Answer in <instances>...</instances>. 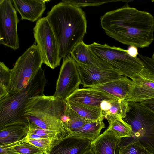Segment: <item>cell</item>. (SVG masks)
<instances>
[{
	"mask_svg": "<svg viewBox=\"0 0 154 154\" xmlns=\"http://www.w3.org/2000/svg\"><path fill=\"white\" fill-rule=\"evenodd\" d=\"M100 19L106 34L123 44L143 48L154 39V17L149 12L127 4L106 13Z\"/></svg>",
	"mask_w": 154,
	"mask_h": 154,
	"instance_id": "cell-1",
	"label": "cell"
},
{
	"mask_svg": "<svg viewBox=\"0 0 154 154\" xmlns=\"http://www.w3.org/2000/svg\"><path fill=\"white\" fill-rule=\"evenodd\" d=\"M46 17L57 39L60 57L65 59L83 41L87 32L85 14L81 8L62 1L52 7Z\"/></svg>",
	"mask_w": 154,
	"mask_h": 154,
	"instance_id": "cell-2",
	"label": "cell"
},
{
	"mask_svg": "<svg viewBox=\"0 0 154 154\" xmlns=\"http://www.w3.org/2000/svg\"><path fill=\"white\" fill-rule=\"evenodd\" d=\"M67 106L65 100L53 95L37 96L30 99L25 109V116L27 122L66 137L71 132L61 118Z\"/></svg>",
	"mask_w": 154,
	"mask_h": 154,
	"instance_id": "cell-3",
	"label": "cell"
},
{
	"mask_svg": "<svg viewBox=\"0 0 154 154\" xmlns=\"http://www.w3.org/2000/svg\"><path fill=\"white\" fill-rule=\"evenodd\" d=\"M47 80L41 68L35 76L21 91L0 100V129L10 125L26 124L25 109L30 99L44 95Z\"/></svg>",
	"mask_w": 154,
	"mask_h": 154,
	"instance_id": "cell-4",
	"label": "cell"
},
{
	"mask_svg": "<svg viewBox=\"0 0 154 154\" xmlns=\"http://www.w3.org/2000/svg\"><path fill=\"white\" fill-rule=\"evenodd\" d=\"M88 45L100 62L110 69L118 71L122 76L131 79L145 67L139 57L130 56L127 50L95 42Z\"/></svg>",
	"mask_w": 154,
	"mask_h": 154,
	"instance_id": "cell-5",
	"label": "cell"
},
{
	"mask_svg": "<svg viewBox=\"0 0 154 154\" xmlns=\"http://www.w3.org/2000/svg\"><path fill=\"white\" fill-rule=\"evenodd\" d=\"M129 110L123 119L132 128L133 136L154 154V113L140 102H128Z\"/></svg>",
	"mask_w": 154,
	"mask_h": 154,
	"instance_id": "cell-6",
	"label": "cell"
},
{
	"mask_svg": "<svg viewBox=\"0 0 154 154\" xmlns=\"http://www.w3.org/2000/svg\"><path fill=\"white\" fill-rule=\"evenodd\" d=\"M42 64L41 54L35 43L18 58L11 69L9 95L20 91L26 86L37 74Z\"/></svg>",
	"mask_w": 154,
	"mask_h": 154,
	"instance_id": "cell-7",
	"label": "cell"
},
{
	"mask_svg": "<svg viewBox=\"0 0 154 154\" xmlns=\"http://www.w3.org/2000/svg\"><path fill=\"white\" fill-rule=\"evenodd\" d=\"M33 33L43 63L52 69L59 66L61 60L57 42L46 17L37 20L33 28Z\"/></svg>",
	"mask_w": 154,
	"mask_h": 154,
	"instance_id": "cell-8",
	"label": "cell"
},
{
	"mask_svg": "<svg viewBox=\"0 0 154 154\" xmlns=\"http://www.w3.org/2000/svg\"><path fill=\"white\" fill-rule=\"evenodd\" d=\"M12 2L10 0H0V43L16 50L19 47V21Z\"/></svg>",
	"mask_w": 154,
	"mask_h": 154,
	"instance_id": "cell-9",
	"label": "cell"
},
{
	"mask_svg": "<svg viewBox=\"0 0 154 154\" xmlns=\"http://www.w3.org/2000/svg\"><path fill=\"white\" fill-rule=\"evenodd\" d=\"M80 84L75 62L70 55L63 59L53 96L65 100L79 89Z\"/></svg>",
	"mask_w": 154,
	"mask_h": 154,
	"instance_id": "cell-10",
	"label": "cell"
},
{
	"mask_svg": "<svg viewBox=\"0 0 154 154\" xmlns=\"http://www.w3.org/2000/svg\"><path fill=\"white\" fill-rule=\"evenodd\" d=\"M132 86L127 102H140L154 98V75L145 67L131 79Z\"/></svg>",
	"mask_w": 154,
	"mask_h": 154,
	"instance_id": "cell-11",
	"label": "cell"
},
{
	"mask_svg": "<svg viewBox=\"0 0 154 154\" xmlns=\"http://www.w3.org/2000/svg\"><path fill=\"white\" fill-rule=\"evenodd\" d=\"M75 63L81 84L84 87L91 88L104 84L122 76L119 72L114 69L99 68Z\"/></svg>",
	"mask_w": 154,
	"mask_h": 154,
	"instance_id": "cell-12",
	"label": "cell"
},
{
	"mask_svg": "<svg viewBox=\"0 0 154 154\" xmlns=\"http://www.w3.org/2000/svg\"><path fill=\"white\" fill-rule=\"evenodd\" d=\"M117 98L108 93L98 89L88 88L78 89L67 98L65 100L67 102L100 107V104L103 101Z\"/></svg>",
	"mask_w": 154,
	"mask_h": 154,
	"instance_id": "cell-13",
	"label": "cell"
},
{
	"mask_svg": "<svg viewBox=\"0 0 154 154\" xmlns=\"http://www.w3.org/2000/svg\"><path fill=\"white\" fill-rule=\"evenodd\" d=\"M46 0H13L14 7L22 20L35 22L40 19L46 9Z\"/></svg>",
	"mask_w": 154,
	"mask_h": 154,
	"instance_id": "cell-14",
	"label": "cell"
},
{
	"mask_svg": "<svg viewBox=\"0 0 154 154\" xmlns=\"http://www.w3.org/2000/svg\"><path fill=\"white\" fill-rule=\"evenodd\" d=\"M91 141L69 135L51 149L50 154H82L91 146Z\"/></svg>",
	"mask_w": 154,
	"mask_h": 154,
	"instance_id": "cell-15",
	"label": "cell"
},
{
	"mask_svg": "<svg viewBox=\"0 0 154 154\" xmlns=\"http://www.w3.org/2000/svg\"><path fill=\"white\" fill-rule=\"evenodd\" d=\"M121 139L117 137L109 128L91 141V146L94 154H116V150Z\"/></svg>",
	"mask_w": 154,
	"mask_h": 154,
	"instance_id": "cell-16",
	"label": "cell"
},
{
	"mask_svg": "<svg viewBox=\"0 0 154 154\" xmlns=\"http://www.w3.org/2000/svg\"><path fill=\"white\" fill-rule=\"evenodd\" d=\"M132 81L127 77L120 78L106 83L91 87L106 92L116 98L126 100L132 86Z\"/></svg>",
	"mask_w": 154,
	"mask_h": 154,
	"instance_id": "cell-17",
	"label": "cell"
},
{
	"mask_svg": "<svg viewBox=\"0 0 154 154\" xmlns=\"http://www.w3.org/2000/svg\"><path fill=\"white\" fill-rule=\"evenodd\" d=\"M70 56L75 62L82 64L99 68L111 69L100 62L90 50L88 45L83 41L74 48Z\"/></svg>",
	"mask_w": 154,
	"mask_h": 154,
	"instance_id": "cell-18",
	"label": "cell"
},
{
	"mask_svg": "<svg viewBox=\"0 0 154 154\" xmlns=\"http://www.w3.org/2000/svg\"><path fill=\"white\" fill-rule=\"evenodd\" d=\"M28 131V125L26 124L13 125L0 129V145L10 144L23 139Z\"/></svg>",
	"mask_w": 154,
	"mask_h": 154,
	"instance_id": "cell-19",
	"label": "cell"
},
{
	"mask_svg": "<svg viewBox=\"0 0 154 154\" xmlns=\"http://www.w3.org/2000/svg\"><path fill=\"white\" fill-rule=\"evenodd\" d=\"M69 107L81 118L90 121H102L104 118L100 107L67 102Z\"/></svg>",
	"mask_w": 154,
	"mask_h": 154,
	"instance_id": "cell-20",
	"label": "cell"
},
{
	"mask_svg": "<svg viewBox=\"0 0 154 154\" xmlns=\"http://www.w3.org/2000/svg\"><path fill=\"white\" fill-rule=\"evenodd\" d=\"M105 127V124L103 121H90L69 135L88 139L91 141L99 136L101 130Z\"/></svg>",
	"mask_w": 154,
	"mask_h": 154,
	"instance_id": "cell-21",
	"label": "cell"
},
{
	"mask_svg": "<svg viewBox=\"0 0 154 154\" xmlns=\"http://www.w3.org/2000/svg\"><path fill=\"white\" fill-rule=\"evenodd\" d=\"M109 124L108 127L118 137L122 138L130 137L133 136L131 126L123 119L112 115L108 114L104 116Z\"/></svg>",
	"mask_w": 154,
	"mask_h": 154,
	"instance_id": "cell-22",
	"label": "cell"
},
{
	"mask_svg": "<svg viewBox=\"0 0 154 154\" xmlns=\"http://www.w3.org/2000/svg\"><path fill=\"white\" fill-rule=\"evenodd\" d=\"M119 146L118 154H153L138 140L131 137L123 138Z\"/></svg>",
	"mask_w": 154,
	"mask_h": 154,
	"instance_id": "cell-23",
	"label": "cell"
},
{
	"mask_svg": "<svg viewBox=\"0 0 154 154\" xmlns=\"http://www.w3.org/2000/svg\"><path fill=\"white\" fill-rule=\"evenodd\" d=\"M109 108L104 114L112 115L123 119L126 116L129 110L128 102L123 99H115L110 100Z\"/></svg>",
	"mask_w": 154,
	"mask_h": 154,
	"instance_id": "cell-24",
	"label": "cell"
},
{
	"mask_svg": "<svg viewBox=\"0 0 154 154\" xmlns=\"http://www.w3.org/2000/svg\"><path fill=\"white\" fill-rule=\"evenodd\" d=\"M11 70L3 62H0V100L9 95Z\"/></svg>",
	"mask_w": 154,
	"mask_h": 154,
	"instance_id": "cell-25",
	"label": "cell"
},
{
	"mask_svg": "<svg viewBox=\"0 0 154 154\" xmlns=\"http://www.w3.org/2000/svg\"><path fill=\"white\" fill-rule=\"evenodd\" d=\"M28 132L34 133L38 135L53 140H62L66 137L62 134L54 131L43 129L33 123L28 121Z\"/></svg>",
	"mask_w": 154,
	"mask_h": 154,
	"instance_id": "cell-26",
	"label": "cell"
},
{
	"mask_svg": "<svg viewBox=\"0 0 154 154\" xmlns=\"http://www.w3.org/2000/svg\"><path fill=\"white\" fill-rule=\"evenodd\" d=\"M66 110L69 116V120L66 125L71 133L90 121L80 117L69 107L67 103Z\"/></svg>",
	"mask_w": 154,
	"mask_h": 154,
	"instance_id": "cell-27",
	"label": "cell"
},
{
	"mask_svg": "<svg viewBox=\"0 0 154 154\" xmlns=\"http://www.w3.org/2000/svg\"><path fill=\"white\" fill-rule=\"evenodd\" d=\"M27 141L42 151L44 154H50L52 149L62 140H53L48 138H45L27 139Z\"/></svg>",
	"mask_w": 154,
	"mask_h": 154,
	"instance_id": "cell-28",
	"label": "cell"
},
{
	"mask_svg": "<svg viewBox=\"0 0 154 154\" xmlns=\"http://www.w3.org/2000/svg\"><path fill=\"white\" fill-rule=\"evenodd\" d=\"M119 0H63L62 1L80 7L98 6L105 3L119 1Z\"/></svg>",
	"mask_w": 154,
	"mask_h": 154,
	"instance_id": "cell-29",
	"label": "cell"
},
{
	"mask_svg": "<svg viewBox=\"0 0 154 154\" xmlns=\"http://www.w3.org/2000/svg\"><path fill=\"white\" fill-rule=\"evenodd\" d=\"M14 147L21 154H44L42 151L27 141Z\"/></svg>",
	"mask_w": 154,
	"mask_h": 154,
	"instance_id": "cell-30",
	"label": "cell"
},
{
	"mask_svg": "<svg viewBox=\"0 0 154 154\" xmlns=\"http://www.w3.org/2000/svg\"><path fill=\"white\" fill-rule=\"evenodd\" d=\"M27 141L26 137L13 143L6 145H0V154H21L17 152L14 147Z\"/></svg>",
	"mask_w": 154,
	"mask_h": 154,
	"instance_id": "cell-31",
	"label": "cell"
},
{
	"mask_svg": "<svg viewBox=\"0 0 154 154\" xmlns=\"http://www.w3.org/2000/svg\"><path fill=\"white\" fill-rule=\"evenodd\" d=\"M138 55L144 67L154 75V60L152 58L141 54Z\"/></svg>",
	"mask_w": 154,
	"mask_h": 154,
	"instance_id": "cell-32",
	"label": "cell"
},
{
	"mask_svg": "<svg viewBox=\"0 0 154 154\" xmlns=\"http://www.w3.org/2000/svg\"><path fill=\"white\" fill-rule=\"evenodd\" d=\"M141 104L154 113V98L140 102Z\"/></svg>",
	"mask_w": 154,
	"mask_h": 154,
	"instance_id": "cell-33",
	"label": "cell"
},
{
	"mask_svg": "<svg viewBox=\"0 0 154 154\" xmlns=\"http://www.w3.org/2000/svg\"><path fill=\"white\" fill-rule=\"evenodd\" d=\"M128 54L131 56L135 57L138 55L137 47L135 46H129L127 50Z\"/></svg>",
	"mask_w": 154,
	"mask_h": 154,
	"instance_id": "cell-34",
	"label": "cell"
},
{
	"mask_svg": "<svg viewBox=\"0 0 154 154\" xmlns=\"http://www.w3.org/2000/svg\"><path fill=\"white\" fill-rule=\"evenodd\" d=\"M82 154H94L93 150L90 146Z\"/></svg>",
	"mask_w": 154,
	"mask_h": 154,
	"instance_id": "cell-35",
	"label": "cell"
},
{
	"mask_svg": "<svg viewBox=\"0 0 154 154\" xmlns=\"http://www.w3.org/2000/svg\"><path fill=\"white\" fill-rule=\"evenodd\" d=\"M152 59H153L154 60V52L153 54L152 55Z\"/></svg>",
	"mask_w": 154,
	"mask_h": 154,
	"instance_id": "cell-36",
	"label": "cell"
}]
</instances>
